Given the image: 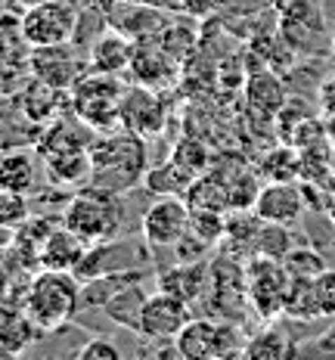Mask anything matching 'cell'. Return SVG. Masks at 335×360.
I'll use <instances>...</instances> for the list:
<instances>
[{"label": "cell", "instance_id": "obj_26", "mask_svg": "<svg viewBox=\"0 0 335 360\" xmlns=\"http://www.w3.org/2000/svg\"><path fill=\"white\" fill-rule=\"evenodd\" d=\"M282 314H289V317H298V320H317V317H320L314 280L289 276L286 298H282Z\"/></svg>", "mask_w": 335, "mask_h": 360}, {"label": "cell", "instance_id": "obj_44", "mask_svg": "<svg viewBox=\"0 0 335 360\" xmlns=\"http://www.w3.org/2000/svg\"><path fill=\"white\" fill-rule=\"evenodd\" d=\"M326 214H329V217H332V224H335V199L329 202V208H326Z\"/></svg>", "mask_w": 335, "mask_h": 360}, {"label": "cell", "instance_id": "obj_32", "mask_svg": "<svg viewBox=\"0 0 335 360\" xmlns=\"http://www.w3.org/2000/svg\"><path fill=\"white\" fill-rule=\"evenodd\" d=\"M155 41H159L162 47H165L168 53L177 59V63H183V59L192 53V47H196V34H192V28L174 25V22H168L165 32L155 37Z\"/></svg>", "mask_w": 335, "mask_h": 360}, {"label": "cell", "instance_id": "obj_7", "mask_svg": "<svg viewBox=\"0 0 335 360\" xmlns=\"http://www.w3.org/2000/svg\"><path fill=\"white\" fill-rule=\"evenodd\" d=\"M192 208L186 205L183 196H162L146 208L143 214V236L149 245L159 249H177L180 239L190 233Z\"/></svg>", "mask_w": 335, "mask_h": 360}, {"label": "cell", "instance_id": "obj_17", "mask_svg": "<svg viewBox=\"0 0 335 360\" xmlns=\"http://www.w3.org/2000/svg\"><path fill=\"white\" fill-rule=\"evenodd\" d=\"M208 276H211V267H205L202 258H196V261H183V264L171 267L168 274H162L159 286L165 292H171V295H177V298H183V302L192 304L199 295H202Z\"/></svg>", "mask_w": 335, "mask_h": 360}, {"label": "cell", "instance_id": "obj_25", "mask_svg": "<svg viewBox=\"0 0 335 360\" xmlns=\"http://www.w3.org/2000/svg\"><path fill=\"white\" fill-rule=\"evenodd\" d=\"M186 205L192 212H230V196H227V186L218 184L211 177H196L190 184V190L183 193Z\"/></svg>", "mask_w": 335, "mask_h": 360}, {"label": "cell", "instance_id": "obj_11", "mask_svg": "<svg viewBox=\"0 0 335 360\" xmlns=\"http://www.w3.org/2000/svg\"><path fill=\"white\" fill-rule=\"evenodd\" d=\"M131 72L143 87L165 90L174 84V78H177V59L171 56L155 37H149V41H133Z\"/></svg>", "mask_w": 335, "mask_h": 360}, {"label": "cell", "instance_id": "obj_5", "mask_svg": "<svg viewBox=\"0 0 335 360\" xmlns=\"http://www.w3.org/2000/svg\"><path fill=\"white\" fill-rule=\"evenodd\" d=\"M81 28V13L69 0H44L19 16V37L28 47L72 44Z\"/></svg>", "mask_w": 335, "mask_h": 360}, {"label": "cell", "instance_id": "obj_20", "mask_svg": "<svg viewBox=\"0 0 335 360\" xmlns=\"http://www.w3.org/2000/svg\"><path fill=\"white\" fill-rule=\"evenodd\" d=\"M140 280H146L143 270H128V267L112 270V274H100V276H93V280H84L81 283V307H96V311H103V304H106L118 289L131 286V283H140Z\"/></svg>", "mask_w": 335, "mask_h": 360}, {"label": "cell", "instance_id": "obj_6", "mask_svg": "<svg viewBox=\"0 0 335 360\" xmlns=\"http://www.w3.org/2000/svg\"><path fill=\"white\" fill-rule=\"evenodd\" d=\"M289 274L282 267V261L273 258H249L245 267V289H249V304L255 307L264 320H273L282 311V298H286Z\"/></svg>", "mask_w": 335, "mask_h": 360}, {"label": "cell", "instance_id": "obj_9", "mask_svg": "<svg viewBox=\"0 0 335 360\" xmlns=\"http://www.w3.org/2000/svg\"><path fill=\"white\" fill-rule=\"evenodd\" d=\"M168 13L152 4H140V0H118L115 10L106 16V25L121 32L128 41H149L159 37L168 25Z\"/></svg>", "mask_w": 335, "mask_h": 360}, {"label": "cell", "instance_id": "obj_16", "mask_svg": "<svg viewBox=\"0 0 335 360\" xmlns=\"http://www.w3.org/2000/svg\"><path fill=\"white\" fill-rule=\"evenodd\" d=\"M177 357L183 360H214L218 357V323L214 320H190L174 335Z\"/></svg>", "mask_w": 335, "mask_h": 360}, {"label": "cell", "instance_id": "obj_21", "mask_svg": "<svg viewBox=\"0 0 335 360\" xmlns=\"http://www.w3.org/2000/svg\"><path fill=\"white\" fill-rule=\"evenodd\" d=\"M143 283V280H140ZM140 283H131V286L118 289L115 295L103 304V314L112 320V323L131 329V333H140V314H143V304H146V289Z\"/></svg>", "mask_w": 335, "mask_h": 360}, {"label": "cell", "instance_id": "obj_35", "mask_svg": "<svg viewBox=\"0 0 335 360\" xmlns=\"http://www.w3.org/2000/svg\"><path fill=\"white\" fill-rule=\"evenodd\" d=\"M171 159H177L183 168H190L192 174H202L205 165H208V149L199 143V140H183V143H177Z\"/></svg>", "mask_w": 335, "mask_h": 360}, {"label": "cell", "instance_id": "obj_27", "mask_svg": "<svg viewBox=\"0 0 335 360\" xmlns=\"http://www.w3.org/2000/svg\"><path fill=\"white\" fill-rule=\"evenodd\" d=\"M199 174H192L190 168H183L177 159L165 162L162 168H152L146 171V186L155 193H162V196H177V193H186L190 190V184L196 180Z\"/></svg>", "mask_w": 335, "mask_h": 360}, {"label": "cell", "instance_id": "obj_29", "mask_svg": "<svg viewBox=\"0 0 335 360\" xmlns=\"http://www.w3.org/2000/svg\"><path fill=\"white\" fill-rule=\"evenodd\" d=\"M292 249H295V243H292V230H289V224H277V221H264V224H261L258 243H255V255H261V258L282 261Z\"/></svg>", "mask_w": 335, "mask_h": 360}, {"label": "cell", "instance_id": "obj_42", "mask_svg": "<svg viewBox=\"0 0 335 360\" xmlns=\"http://www.w3.org/2000/svg\"><path fill=\"white\" fill-rule=\"evenodd\" d=\"M10 243H13V227H4V224H0V249H6Z\"/></svg>", "mask_w": 335, "mask_h": 360}, {"label": "cell", "instance_id": "obj_8", "mask_svg": "<svg viewBox=\"0 0 335 360\" xmlns=\"http://www.w3.org/2000/svg\"><path fill=\"white\" fill-rule=\"evenodd\" d=\"M190 323V302L159 289L146 298L143 314H140V339L149 342H174V335Z\"/></svg>", "mask_w": 335, "mask_h": 360}, {"label": "cell", "instance_id": "obj_12", "mask_svg": "<svg viewBox=\"0 0 335 360\" xmlns=\"http://www.w3.org/2000/svg\"><path fill=\"white\" fill-rule=\"evenodd\" d=\"M28 69H32V78L44 81L50 87H59V90H72V84L78 81V65H74V59L69 53V44L32 47Z\"/></svg>", "mask_w": 335, "mask_h": 360}, {"label": "cell", "instance_id": "obj_1", "mask_svg": "<svg viewBox=\"0 0 335 360\" xmlns=\"http://www.w3.org/2000/svg\"><path fill=\"white\" fill-rule=\"evenodd\" d=\"M91 162H93V174H91L93 186H103V190H109V193L131 190L140 177H146L143 134L124 127V131H118V134L93 140Z\"/></svg>", "mask_w": 335, "mask_h": 360}, {"label": "cell", "instance_id": "obj_43", "mask_svg": "<svg viewBox=\"0 0 335 360\" xmlns=\"http://www.w3.org/2000/svg\"><path fill=\"white\" fill-rule=\"evenodd\" d=\"M326 140H332L335 143V115L326 118Z\"/></svg>", "mask_w": 335, "mask_h": 360}, {"label": "cell", "instance_id": "obj_10", "mask_svg": "<svg viewBox=\"0 0 335 360\" xmlns=\"http://www.w3.org/2000/svg\"><path fill=\"white\" fill-rule=\"evenodd\" d=\"M255 212L264 221H277L292 227L304 214V186L298 180H267V186H261L255 199Z\"/></svg>", "mask_w": 335, "mask_h": 360}, {"label": "cell", "instance_id": "obj_3", "mask_svg": "<svg viewBox=\"0 0 335 360\" xmlns=\"http://www.w3.org/2000/svg\"><path fill=\"white\" fill-rule=\"evenodd\" d=\"M121 193H109L103 186L87 184L84 190L74 193V199L65 205L63 224L74 230L87 243H103L115 239L121 230Z\"/></svg>", "mask_w": 335, "mask_h": 360}, {"label": "cell", "instance_id": "obj_40", "mask_svg": "<svg viewBox=\"0 0 335 360\" xmlns=\"http://www.w3.org/2000/svg\"><path fill=\"white\" fill-rule=\"evenodd\" d=\"M81 4H84L91 13H100V16H109V13L115 10V4H118V0H81Z\"/></svg>", "mask_w": 335, "mask_h": 360}, {"label": "cell", "instance_id": "obj_38", "mask_svg": "<svg viewBox=\"0 0 335 360\" xmlns=\"http://www.w3.org/2000/svg\"><path fill=\"white\" fill-rule=\"evenodd\" d=\"M317 103H320V112H323L326 118L335 115V75L332 78H326L323 84L317 90Z\"/></svg>", "mask_w": 335, "mask_h": 360}, {"label": "cell", "instance_id": "obj_37", "mask_svg": "<svg viewBox=\"0 0 335 360\" xmlns=\"http://www.w3.org/2000/svg\"><path fill=\"white\" fill-rule=\"evenodd\" d=\"M78 360H121V351L109 339H91L78 351Z\"/></svg>", "mask_w": 335, "mask_h": 360}, {"label": "cell", "instance_id": "obj_2", "mask_svg": "<svg viewBox=\"0 0 335 360\" xmlns=\"http://www.w3.org/2000/svg\"><path fill=\"white\" fill-rule=\"evenodd\" d=\"M81 307V280L72 270H47L28 283L22 311L34 323L37 333H56L78 314Z\"/></svg>", "mask_w": 335, "mask_h": 360}, {"label": "cell", "instance_id": "obj_28", "mask_svg": "<svg viewBox=\"0 0 335 360\" xmlns=\"http://www.w3.org/2000/svg\"><path fill=\"white\" fill-rule=\"evenodd\" d=\"M258 171L264 180H298L301 177V155H298V146L289 143V146L270 149Z\"/></svg>", "mask_w": 335, "mask_h": 360}, {"label": "cell", "instance_id": "obj_15", "mask_svg": "<svg viewBox=\"0 0 335 360\" xmlns=\"http://www.w3.org/2000/svg\"><path fill=\"white\" fill-rule=\"evenodd\" d=\"M131 56H133V41H128L121 32L109 28L106 34H96V41L91 44V69L93 72H106V75H121L131 69Z\"/></svg>", "mask_w": 335, "mask_h": 360}, {"label": "cell", "instance_id": "obj_13", "mask_svg": "<svg viewBox=\"0 0 335 360\" xmlns=\"http://www.w3.org/2000/svg\"><path fill=\"white\" fill-rule=\"evenodd\" d=\"M165 122V109H162L159 96L152 94V87H143L140 90H131L124 94L121 100V124L131 127L137 134H155Z\"/></svg>", "mask_w": 335, "mask_h": 360}, {"label": "cell", "instance_id": "obj_36", "mask_svg": "<svg viewBox=\"0 0 335 360\" xmlns=\"http://www.w3.org/2000/svg\"><path fill=\"white\" fill-rule=\"evenodd\" d=\"M320 317H335V270H323L314 280Z\"/></svg>", "mask_w": 335, "mask_h": 360}, {"label": "cell", "instance_id": "obj_19", "mask_svg": "<svg viewBox=\"0 0 335 360\" xmlns=\"http://www.w3.org/2000/svg\"><path fill=\"white\" fill-rule=\"evenodd\" d=\"M245 100L258 115H270L277 118V112L286 106V87L273 72H255L245 81Z\"/></svg>", "mask_w": 335, "mask_h": 360}, {"label": "cell", "instance_id": "obj_22", "mask_svg": "<svg viewBox=\"0 0 335 360\" xmlns=\"http://www.w3.org/2000/svg\"><path fill=\"white\" fill-rule=\"evenodd\" d=\"M47 174L53 184H63V186L91 184V174H93L91 149H72V153L47 155Z\"/></svg>", "mask_w": 335, "mask_h": 360}, {"label": "cell", "instance_id": "obj_24", "mask_svg": "<svg viewBox=\"0 0 335 360\" xmlns=\"http://www.w3.org/2000/svg\"><path fill=\"white\" fill-rule=\"evenodd\" d=\"M295 351L289 333L277 323H270L267 329H261L258 335H251L249 345H245V357L249 360H282Z\"/></svg>", "mask_w": 335, "mask_h": 360}, {"label": "cell", "instance_id": "obj_23", "mask_svg": "<svg viewBox=\"0 0 335 360\" xmlns=\"http://www.w3.org/2000/svg\"><path fill=\"white\" fill-rule=\"evenodd\" d=\"M37 184V165L28 153H10L0 159V190L10 193H32Z\"/></svg>", "mask_w": 335, "mask_h": 360}, {"label": "cell", "instance_id": "obj_4", "mask_svg": "<svg viewBox=\"0 0 335 360\" xmlns=\"http://www.w3.org/2000/svg\"><path fill=\"white\" fill-rule=\"evenodd\" d=\"M121 100H124V87L118 81V75L91 69V75H78V81L72 84L74 115L91 131L112 127L115 122H121Z\"/></svg>", "mask_w": 335, "mask_h": 360}, {"label": "cell", "instance_id": "obj_39", "mask_svg": "<svg viewBox=\"0 0 335 360\" xmlns=\"http://www.w3.org/2000/svg\"><path fill=\"white\" fill-rule=\"evenodd\" d=\"M218 6V0H183V10L192 13V16H205Z\"/></svg>", "mask_w": 335, "mask_h": 360}, {"label": "cell", "instance_id": "obj_18", "mask_svg": "<svg viewBox=\"0 0 335 360\" xmlns=\"http://www.w3.org/2000/svg\"><path fill=\"white\" fill-rule=\"evenodd\" d=\"M264 224V217L251 208L245 212H233L227 217V227H223V245L233 258H255V243H258V230Z\"/></svg>", "mask_w": 335, "mask_h": 360}, {"label": "cell", "instance_id": "obj_34", "mask_svg": "<svg viewBox=\"0 0 335 360\" xmlns=\"http://www.w3.org/2000/svg\"><path fill=\"white\" fill-rule=\"evenodd\" d=\"M245 345L249 335H242V329L233 320H221L218 323V357H245Z\"/></svg>", "mask_w": 335, "mask_h": 360}, {"label": "cell", "instance_id": "obj_33", "mask_svg": "<svg viewBox=\"0 0 335 360\" xmlns=\"http://www.w3.org/2000/svg\"><path fill=\"white\" fill-rule=\"evenodd\" d=\"M25 221H28V199H25V193L0 190V224L16 230Z\"/></svg>", "mask_w": 335, "mask_h": 360}, {"label": "cell", "instance_id": "obj_30", "mask_svg": "<svg viewBox=\"0 0 335 360\" xmlns=\"http://www.w3.org/2000/svg\"><path fill=\"white\" fill-rule=\"evenodd\" d=\"M59 94H63L59 87H50V84H44V81L34 78V84L22 94V109H25V115L32 118V122H44V118L56 115Z\"/></svg>", "mask_w": 335, "mask_h": 360}, {"label": "cell", "instance_id": "obj_31", "mask_svg": "<svg viewBox=\"0 0 335 360\" xmlns=\"http://www.w3.org/2000/svg\"><path fill=\"white\" fill-rule=\"evenodd\" d=\"M282 267H286L289 276H301V280H317L320 274L326 270V261L323 255L314 252V249H295L282 258Z\"/></svg>", "mask_w": 335, "mask_h": 360}, {"label": "cell", "instance_id": "obj_14", "mask_svg": "<svg viewBox=\"0 0 335 360\" xmlns=\"http://www.w3.org/2000/svg\"><path fill=\"white\" fill-rule=\"evenodd\" d=\"M87 245H91L87 239H81L74 230H69L63 224V227L53 230V233L44 239L41 252H37V261H41V267H47V270H74L78 261L84 258Z\"/></svg>", "mask_w": 335, "mask_h": 360}, {"label": "cell", "instance_id": "obj_41", "mask_svg": "<svg viewBox=\"0 0 335 360\" xmlns=\"http://www.w3.org/2000/svg\"><path fill=\"white\" fill-rule=\"evenodd\" d=\"M6 4H10V10H16L19 16L25 10H32V6H37V4H44V0H6Z\"/></svg>", "mask_w": 335, "mask_h": 360}]
</instances>
